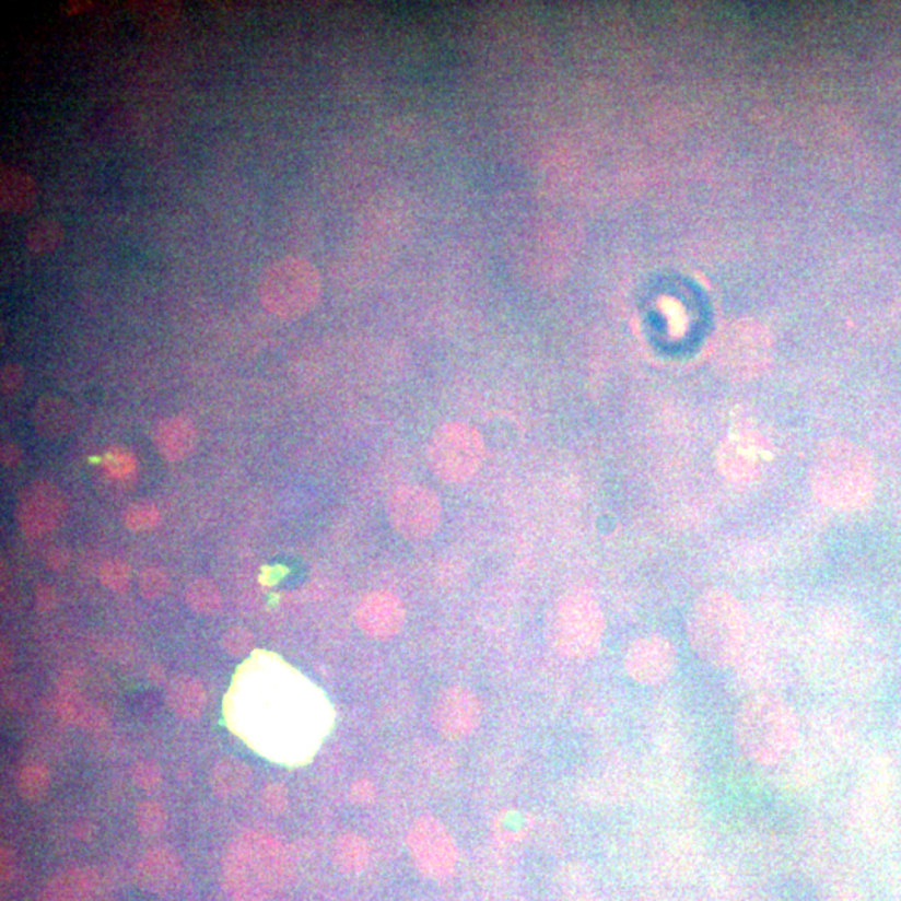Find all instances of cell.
<instances>
[{
  "instance_id": "obj_3",
  "label": "cell",
  "mask_w": 901,
  "mask_h": 901,
  "mask_svg": "<svg viewBox=\"0 0 901 901\" xmlns=\"http://www.w3.org/2000/svg\"><path fill=\"white\" fill-rule=\"evenodd\" d=\"M735 739L739 750L754 763H780L798 739V718L793 707L775 694L748 698L735 718Z\"/></svg>"
},
{
  "instance_id": "obj_33",
  "label": "cell",
  "mask_w": 901,
  "mask_h": 901,
  "mask_svg": "<svg viewBox=\"0 0 901 901\" xmlns=\"http://www.w3.org/2000/svg\"><path fill=\"white\" fill-rule=\"evenodd\" d=\"M24 384V367L17 363H8L0 371V391L4 396H12Z\"/></svg>"
},
{
  "instance_id": "obj_22",
  "label": "cell",
  "mask_w": 901,
  "mask_h": 901,
  "mask_svg": "<svg viewBox=\"0 0 901 901\" xmlns=\"http://www.w3.org/2000/svg\"><path fill=\"white\" fill-rule=\"evenodd\" d=\"M63 225L52 218H39L25 231V244L34 254L54 253L63 243Z\"/></svg>"
},
{
  "instance_id": "obj_20",
  "label": "cell",
  "mask_w": 901,
  "mask_h": 901,
  "mask_svg": "<svg viewBox=\"0 0 901 901\" xmlns=\"http://www.w3.org/2000/svg\"><path fill=\"white\" fill-rule=\"evenodd\" d=\"M212 792L221 798H233L249 788L253 771L239 758H224L212 768L209 776Z\"/></svg>"
},
{
  "instance_id": "obj_19",
  "label": "cell",
  "mask_w": 901,
  "mask_h": 901,
  "mask_svg": "<svg viewBox=\"0 0 901 901\" xmlns=\"http://www.w3.org/2000/svg\"><path fill=\"white\" fill-rule=\"evenodd\" d=\"M206 694L201 681L192 676H177L167 688V704L174 715L183 719H196L204 712Z\"/></svg>"
},
{
  "instance_id": "obj_11",
  "label": "cell",
  "mask_w": 901,
  "mask_h": 901,
  "mask_svg": "<svg viewBox=\"0 0 901 901\" xmlns=\"http://www.w3.org/2000/svg\"><path fill=\"white\" fill-rule=\"evenodd\" d=\"M388 516L393 528L406 539H426L437 531L443 516L440 498L428 488L411 484L401 487L388 501Z\"/></svg>"
},
{
  "instance_id": "obj_30",
  "label": "cell",
  "mask_w": 901,
  "mask_h": 901,
  "mask_svg": "<svg viewBox=\"0 0 901 901\" xmlns=\"http://www.w3.org/2000/svg\"><path fill=\"white\" fill-rule=\"evenodd\" d=\"M139 588L145 599H157L169 589V576L161 567H145L139 577Z\"/></svg>"
},
{
  "instance_id": "obj_15",
  "label": "cell",
  "mask_w": 901,
  "mask_h": 901,
  "mask_svg": "<svg viewBox=\"0 0 901 901\" xmlns=\"http://www.w3.org/2000/svg\"><path fill=\"white\" fill-rule=\"evenodd\" d=\"M354 618L366 636L388 641L398 636L405 628L406 608L398 595L379 589L361 599Z\"/></svg>"
},
{
  "instance_id": "obj_29",
  "label": "cell",
  "mask_w": 901,
  "mask_h": 901,
  "mask_svg": "<svg viewBox=\"0 0 901 901\" xmlns=\"http://www.w3.org/2000/svg\"><path fill=\"white\" fill-rule=\"evenodd\" d=\"M100 577L110 592L124 593L131 585V567L122 560H107L101 566Z\"/></svg>"
},
{
  "instance_id": "obj_24",
  "label": "cell",
  "mask_w": 901,
  "mask_h": 901,
  "mask_svg": "<svg viewBox=\"0 0 901 901\" xmlns=\"http://www.w3.org/2000/svg\"><path fill=\"white\" fill-rule=\"evenodd\" d=\"M186 602L195 613L211 617L222 608L221 589L212 580L198 577L187 586Z\"/></svg>"
},
{
  "instance_id": "obj_28",
  "label": "cell",
  "mask_w": 901,
  "mask_h": 901,
  "mask_svg": "<svg viewBox=\"0 0 901 901\" xmlns=\"http://www.w3.org/2000/svg\"><path fill=\"white\" fill-rule=\"evenodd\" d=\"M104 472L110 478L122 479L131 476L138 469V459L132 455L131 450L122 449V447H114L107 450L106 455L101 459Z\"/></svg>"
},
{
  "instance_id": "obj_31",
  "label": "cell",
  "mask_w": 901,
  "mask_h": 901,
  "mask_svg": "<svg viewBox=\"0 0 901 901\" xmlns=\"http://www.w3.org/2000/svg\"><path fill=\"white\" fill-rule=\"evenodd\" d=\"M222 645L231 656L241 658V656H246L247 653L253 652L254 634L244 627L231 628V630L225 631Z\"/></svg>"
},
{
  "instance_id": "obj_18",
  "label": "cell",
  "mask_w": 901,
  "mask_h": 901,
  "mask_svg": "<svg viewBox=\"0 0 901 901\" xmlns=\"http://www.w3.org/2000/svg\"><path fill=\"white\" fill-rule=\"evenodd\" d=\"M37 201V183L21 167L2 166L0 169V206L9 214H24Z\"/></svg>"
},
{
  "instance_id": "obj_39",
  "label": "cell",
  "mask_w": 901,
  "mask_h": 901,
  "mask_svg": "<svg viewBox=\"0 0 901 901\" xmlns=\"http://www.w3.org/2000/svg\"><path fill=\"white\" fill-rule=\"evenodd\" d=\"M164 678H166V676H164V669L161 668V666H151V669H149V680H151L152 683L161 684Z\"/></svg>"
},
{
  "instance_id": "obj_27",
  "label": "cell",
  "mask_w": 901,
  "mask_h": 901,
  "mask_svg": "<svg viewBox=\"0 0 901 901\" xmlns=\"http://www.w3.org/2000/svg\"><path fill=\"white\" fill-rule=\"evenodd\" d=\"M136 824L144 834H157L166 828L167 811L161 803L144 799L136 808Z\"/></svg>"
},
{
  "instance_id": "obj_9",
  "label": "cell",
  "mask_w": 901,
  "mask_h": 901,
  "mask_svg": "<svg viewBox=\"0 0 901 901\" xmlns=\"http://www.w3.org/2000/svg\"><path fill=\"white\" fill-rule=\"evenodd\" d=\"M412 863L423 877L434 881L453 877L459 852L446 824L433 815H421L412 821L406 836Z\"/></svg>"
},
{
  "instance_id": "obj_12",
  "label": "cell",
  "mask_w": 901,
  "mask_h": 901,
  "mask_svg": "<svg viewBox=\"0 0 901 901\" xmlns=\"http://www.w3.org/2000/svg\"><path fill=\"white\" fill-rule=\"evenodd\" d=\"M770 456V444L760 433L738 431L719 444L718 469L733 484H750L760 478Z\"/></svg>"
},
{
  "instance_id": "obj_1",
  "label": "cell",
  "mask_w": 901,
  "mask_h": 901,
  "mask_svg": "<svg viewBox=\"0 0 901 901\" xmlns=\"http://www.w3.org/2000/svg\"><path fill=\"white\" fill-rule=\"evenodd\" d=\"M810 481L818 503L846 513L868 506L877 490L870 453L845 437H833L818 447Z\"/></svg>"
},
{
  "instance_id": "obj_37",
  "label": "cell",
  "mask_w": 901,
  "mask_h": 901,
  "mask_svg": "<svg viewBox=\"0 0 901 901\" xmlns=\"http://www.w3.org/2000/svg\"><path fill=\"white\" fill-rule=\"evenodd\" d=\"M0 463L8 469L17 468L22 463V449L15 443L2 444L0 449Z\"/></svg>"
},
{
  "instance_id": "obj_10",
  "label": "cell",
  "mask_w": 901,
  "mask_h": 901,
  "mask_svg": "<svg viewBox=\"0 0 901 901\" xmlns=\"http://www.w3.org/2000/svg\"><path fill=\"white\" fill-rule=\"evenodd\" d=\"M68 514V498L46 479L28 482L15 503V519L27 538H43L56 531Z\"/></svg>"
},
{
  "instance_id": "obj_14",
  "label": "cell",
  "mask_w": 901,
  "mask_h": 901,
  "mask_svg": "<svg viewBox=\"0 0 901 901\" xmlns=\"http://www.w3.org/2000/svg\"><path fill=\"white\" fill-rule=\"evenodd\" d=\"M678 655L668 637L662 634L637 637L624 656V669L636 683L658 687L675 671Z\"/></svg>"
},
{
  "instance_id": "obj_13",
  "label": "cell",
  "mask_w": 901,
  "mask_h": 901,
  "mask_svg": "<svg viewBox=\"0 0 901 901\" xmlns=\"http://www.w3.org/2000/svg\"><path fill=\"white\" fill-rule=\"evenodd\" d=\"M482 707L478 694L461 684L444 688L431 710L434 728L446 739H465L481 725Z\"/></svg>"
},
{
  "instance_id": "obj_21",
  "label": "cell",
  "mask_w": 901,
  "mask_h": 901,
  "mask_svg": "<svg viewBox=\"0 0 901 901\" xmlns=\"http://www.w3.org/2000/svg\"><path fill=\"white\" fill-rule=\"evenodd\" d=\"M332 858H335L339 870L344 871V874H361L370 865V843L358 833L341 834L336 840Z\"/></svg>"
},
{
  "instance_id": "obj_23",
  "label": "cell",
  "mask_w": 901,
  "mask_h": 901,
  "mask_svg": "<svg viewBox=\"0 0 901 901\" xmlns=\"http://www.w3.org/2000/svg\"><path fill=\"white\" fill-rule=\"evenodd\" d=\"M177 871H179V863L176 856L166 850H154L149 853L141 866L142 880L152 888L169 887Z\"/></svg>"
},
{
  "instance_id": "obj_6",
  "label": "cell",
  "mask_w": 901,
  "mask_h": 901,
  "mask_svg": "<svg viewBox=\"0 0 901 901\" xmlns=\"http://www.w3.org/2000/svg\"><path fill=\"white\" fill-rule=\"evenodd\" d=\"M319 296V272L301 257L272 262L259 282L262 306L279 319H300L316 306Z\"/></svg>"
},
{
  "instance_id": "obj_17",
  "label": "cell",
  "mask_w": 901,
  "mask_h": 901,
  "mask_svg": "<svg viewBox=\"0 0 901 901\" xmlns=\"http://www.w3.org/2000/svg\"><path fill=\"white\" fill-rule=\"evenodd\" d=\"M32 421L40 437L54 441L68 436L74 430L78 416L74 406L68 399L62 396L44 395L36 402Z\"/></svg>"
},
{
  "instance_id": "obj_36",
  "label": "cell",
  "mask_w": 901,
  "mask_h": 901,
  "mask_svg": "<svg viewBox=\"0 0 901 901\" xmlns=\"http://www.w3.org/2000/svg\"><path fill=\"white\" fill-rule=\"evenodd\" d=\"M57 601V593L49 583H40L36 589V606L40 613H47Z\"/></svg>"
},
{
  "instance_id": "obj_5",
  "label": "cell",
  "mask_w": 901,
  "mask_h": 901,
  "mask_svg": "<svg viewBox=\"0 0 901 901\" xmlns=\"http://www.w3.org/2000/svg\"><path fill=\"white\" fill-rule=\"evenodd\" d=\"M773 336L758 320L736 319L722 326L710 342L707 354L715 370L733 381L760 376L773 361Z\"/></svg>"
},
{
  "instance_id": "obj_16",
  "label": "cell",
  "mask_w": 901,
  "mask_h": 901,
  "mask_svg": "<svg viewBox=\"0 0 901 901\" xmlns=\"http://www.w3.org/2000/svg\"><path fill=\"white\" fill-rule=\"evenodd\" d=\"M152 440L164 459L171 463L183 461L195 453L198 430L184 416H174L155 426Z\"/></svg>"
},
{
  "instance_id": "obj_34",
  "label": "cell",
  "mask_w": 901,
  "mask_h": 901,
  "mask_svg": "<svg viewBox=\"0 0 901 901\" xmlns=\"http://www.w3.org/2000/svg\"><path fill=\"white\" fill-rule=\"evenodd\" d=\"M262 805L271 814H282L289 805L288 788L281 783H271L262 792Z\"/></svg>"
},
{
  "instance_id": "obj_26",
  "label": "cell",
  "mask_w": 901,
  "mask_h": 901,
  "mask_svg": "<svg viewBox=\"0 0 901 901\" xmlns=\"http://www.w3.org/2000/svg\"><path fill=\"white\" fill-rule=\"evenodd\" d=\"M122 523L134 533L151 531L161 523V513L151 501H136L124 511Z\"/></svg>"
},
{
  "instance_id": "obj_4",
  "label": "cell",
  "mask_w": 901,
  "mask_h": 901,
  "mask_svg": "<svg viewBox=\"0 0 901 901\" xmlns=\"http://www.w3.org/2000/svg\"><path fill=\"white\" fill-rule=\"evenodd\" d=\"M225 874L237 898L261 901L288 878L289 855L271 834L249 831L231 849Z\"/></svg>"
},
{
  "instance_id": "obj_25",
  "label": "cell",
  "mask_w": 901,
  "mask_h": 901,
  "mask_svg": "<svg viewBox=\"0 0 901 901\" xmlns=\"http://www.w3.org/2000/svg\"><path fill=\"white\" fill-rule=\"evenodd\" d=\"M50 786V773L46 764L34 761L25 764L17 775V792L25 801H39Z\"/></svg>"
},
{
  "instance_id": "obj_8",
  "label": "cell",
  "mask_w": 901,
  "mask_h": 901,
  "mask_svg": "<svg viewBox=\"0 0 901 901\" xmlns=\"http://www.w3.org/2000/svg\"><path fill=\"white\" fill-rule=\"evenodd\" d=\"M487 446L476 428L466 423H444L434 431L428 459L437 478L450 484H465L478 475Z\"/></svg>"
},
{
  "instance_id": "obj_2",
  "label": "cell",
  "mask_w": 901,
  "mask_h": 901,
  "mask_svg": "<svg viewBox=\"0 0 901 901\" xmlns=\"http://www.w3.org/2000/svg\"><path fill=\"white\" fill-rule=\"evenodd\" d=\"M687 633L691 648L704 663L725 668L744 650L747 636L744 605L726 589H707L691 606Z\"/></svg>"
},
{
  "instance_id": "obj_38",
  "label": "cell",
  "mask_w": 901,
  "mask_h": 901,
  "mask_svg": "<svg viewBox=\"0 0 901 901\" xmlns=\"http://www.w3.org/2000/svg\"><path fill=\"white\" fill-rule=\"evenodd\" d=\"M46 563L52 571H63L69 564V553L63 548H52L47 553Z\"/></svg>"
},
{
  "instance_id": "obj_35",
  "label": "cell",
  "mask_w": 901,
  "mask_h": 901,
  "mask_svg": "<svg viewBox=\"0 0 901 901\" xmlns=\"http://www.w3.org/2000/svg\"><path fill=\"white\" fill-rule=\"evenodd\" d=\"M376 795V785L367 779L356 780V782L352 783L351 792H349L351 801L354 803V805H360V807H367V805L374 803Z\"/></svg>"
},
{
  "instance_id": "obj_7",
  "label": "cell",
  "mask_w": 901,
  "mask_h": 901,
  "mask_svg": "<svg viewBox=\"0 0 901 901\" xmlns=\"http://www.w3.org/2000/svg\"><path fill=\"white\" fill-rule=\"evenodd\" d=\"M601 606L585 592L567 593L554 606L550 637L564 658L588 659L598 653L605 634Z\"/></svg>"
},
{
  "instance_id": "obj_32",
  "label": "cell",
  "mask_w": 901,
  "mask_h": 901,
  "mask_svg": "<svg viewBox=\"0 0 901 901\" xmlns=\"http://www.w3.org/2000/svg\"><path fill=\"white\" fill-rule=\"evenodd\" d=\"M132 780L139 788L151 792V789L157 788L159 783L163 780V773H161V768L154 760H141L132 768Z\"/></svg>"
}]
</instances>
